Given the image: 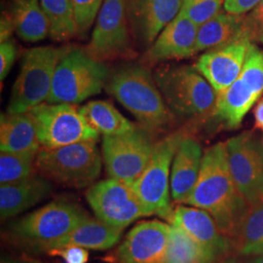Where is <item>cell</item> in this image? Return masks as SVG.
Returning <instances> with one entry per match:
<instances>
[{
    "instance_id": "1",
    "label": "cell",
    "mask_w": 263,
    "mask_h": 263,
    "mask_svg": "<svg viewBox=\"0 0 263 263\" xmlns=\"http://www.w3.org/2000/svg\"><path fill=\"white\" fill-rule=\"evenodd\" d=\"M184 204L206 211L224 235L235 237L251 207L236 186L226 143L218 142L205 151L197 182Z\"/></svg>"
},
{
    "instance_id": "2",
    "label": "cell",
    "mask_w": 263,
    "mask_h": 263,
    "mask_svg": "<svg viewBox=\"0 0 263 263\" xmlns=\"http://www.w3.org/2000/svg\"><path fill=\"white\" fill-rule=\"evenodd\" d=\"M105 90L151 134L166 131L174 121L154 76L144 66L129 65L115 70Z\"/></svg>"
},
{
    "instance_id": "3",
    "label": "cell",
    "mask_w": 263,
    "mask_h": 263,
    "mask_svg": "<svg viewBox=\"0 0 263 263\" xmlns=\"http://www.w3.org/2000/svg\"><path fill=\"white\" fill-rule=\"evenodd\" d=\"M153 76L175 116L184 120H198L214 115L217 94L195 66H161Z\"/></svg>"
},
{
    "instance_id": "4",
    "label": "cell",
    "mask_w": 263,
    "mask_h": 263,
    "mask_svg": "<svg viewBox=\"0 0 263 263\" xmlns=\"http://www.w3.org/2000/svg\"><path fill=\"white\" fill-rule=\"evenodd\" d=\"M89 216L66 199H58L10 223L7 234L17 244L32 252L67 235Z\"/></svg>"
},
{
    "instance_id": "5",
    "label": "cell",
    "mask_w": 263,
    "mask_h": 263,
    "mask_svg": "<svg viewBox=\"0 0 263 263\" xmlns=\"http://www.w3.org/2000/svg\"><path fill=\"white\" fill-rule=\"evenodd\" d=\"M94 141L48 149L41 147L35 159L38 174L65 187L82 189L94 184L103 161Z\"/></svg>"
},
{
    "instance_id": "6",
    "label": "cell",
    "mask_w": 263,
    "mask_h": 263,
    "mask_svg": "<svg viewBox=\"0 0 263 263\" xmlns=\"http://www.w3.org/2000/svg\"><path fill=\"white\" fill-rule=\"evenodd\" d=\"M110 70L106 65L79 48H71L57 66L46 103L77 104L100 94Z\"/></svg>"
},
{
    "instance_id": "7",
    "label": "cell",
    "mask_w": 263,
    "mask_h": 263,
    "mask_svg": "<svg viewBox=\"0 0 263 263\" xmlns=\"http://www.w3.org/2000/svg\"><path fill=\"white\" fill-rule=\"evenodd\" d=\"M71 48L39 46L24 54L19 76L12 87L8 112H28L47 101L57 66Z\"/></svg>"
},
{
    "instance_id": "8",
    "label": "cell",
    "mask_w": 263,
    "mask_h": 263,
    "mask_svg": "<svg viewBox=\"0 0 263 263\" xmlns=\"http://www.w3.org/2000/svg\"><path fill=\"white\" fill-rule=\"evenodd\" d=\"M184 132L172 133L155 143L154 151L141 177L132 185L148 216L156 215L170 221L174 210L170 199L171 170Z\"/></svg>"
},
{
    "instance_id": "9",
    "label": "cell",
    "mask_w": 263,
    "mask_h": 263,
    "mask_svg": "<svg viewBox=\"0 0 263 263\" xmlns=\"http://www.w3.org/2000/svg\"><path fill=\"white\" fill-rule=\"evenodd\" d=\"M28 112L43 148L55 149L78 142H97L100 139V134L88 125L76 104L43 103Z\"/></svg>"
},
{
    "instance_id": "10",
    "label": "cell",
    "mask_w": 263,
    "mask_h": 263,
    "mask_svg": "<svg viewBox=\"0 0 263 263\" xmlns=\"http://www.w3.org/2000/svg\"><path fill=\"white\" fill-rule=\"evenodd\" d=\"M129 0H104L86 51L100 62L136 56L128 12Z\"/></svg>"
},
{
    "instance_id": "11",
    "label": "cell",
    "mask_w": 263,
    "mask_h": 263,
    "mask_svg": "<svg viewBox=\"0 0 263 263\" xmlns=\"http://www.w3.org/2000/svg\"><path fill=\"white\" fill-rule=\"evenodd\" d=\"M155 143L142 127L115 136H104L103 159L109 178L132 186L146 168Z\"/></svg>"
},
{
    "instance_id": "12",
    "label": "cell",
    "mask_w": 263,
    "mask_h": 263,
    "mask_svg": "<svg viewBox=\"0 0 263 263\" xmlns=\"http://www.w3.org/2000/svg\"><path fill=\"white\" fill-rule=\"evenodd\" d=\"M86 199L98 219L118 229L148 216L132 186L112 178L95 182Z\"/></svg>"
},
{
    "instance_id": "13",
    "label": "cell",
    "mask_w": 263,
    "mask_h": 263,
    "mask_svg": "<svg viewBox=\"0 0 263 263\" xmlns=\"http://www.w3.org/2000/svg\"><path fill=\"white\" fill-rule=\"evenodd\" d=\"M228 164L236 186L250 207L263 204V143L252 132L226 142Z\"/></svg>"
},
{
    "instance_id": "14",
    "label": "cell",
    "mask_w": 263,
    "mask_h": 263,
    "mask_svg": "<svg viewBox=\"0 0 263 263\" xmlns=\"http://www.w3.org/2000/svg\"><path fill=\"white\" fill-rule=\"evenodd\" d=\"M172 226L160 220L142 221L127 234L115 250L116 263H164L169 249Z\"/></svg>"
},
{
    "instance_id": "15",
    "label": "cell",
    "mask_w": 263,
    "mask_h": 263,
    "mask_svg": "<svg viewBox=\"0 0 263 263\" xmlns=\"http://www.w3.org/2000/svg\"><path fill=\"white\" fill-rule=\"evenodd\" d=\"M253 45L251 39L242 32L233 41L207 51L195 63L198 71L207 79L216 94L221 93L239 77L246 58Z\"/></svg>"
},
{
    "instance_id": "16",
    "label": "cell",
    "mask_w": 263,
    "mask_h": 263,
    "mask_svg": "<svg viewBox=\"0 0 263 263\" xmlns=\"http://www.w3.org/2000/svg\"><path fill=\"white\" fill-rule=\"evenodd\" d=\"M169 222L183 230L199 246L204 263L221 258L230 251L229 237L220 231L213 216L202 209L179 206L174 210Z\"/></svg>"
},
{
    "instance_id": "17",
    "label": "cell",
    "mask_w": 263,
    "mask_h": 263,
    "mask_svg": "<svg viewBox=\"0 0 263 263\" xmlns=\"http://www.w3.org/2000/svg\"><path fill=\"white\" fill-rule=\"evenodd\" d=\"M183 0H129L134 37L149 47L164 28L179 15Z\"/></svg>"
},
{
    "instance_id": "18",
    "label": "cell",
    "mask_w": 263,
    "mask_h": 263,
    "mask_svg": "<svg viewBox=\"0 0 263 263\" xmlns=\"http://www.w3.org/2000/svg\"><path fill=\"white\" fill-rule=\"evenodd\" d=\"M198 28L196 24L179 12L148 47L144 61L152 65L195 55Z\"/></svg>"
},
{
    "instance_id": "19",
    "label": "cell",
    "mask_w": 263,
    "mask_h": 263,
    "mask_svg": "<svg viewBox=\"0 0 263 263\" xmlns=\"http://www.w3.org/2000/svg\"><path fill=\"white\" fill-rule=\"evenodd\" d=\"M204 152L191 137H184L175 154L171 170V195L174 202L184 204L197 182Z\"/></svg>"
},
{
    "instance_id": "20",
    "label": "cell",
    "mask_w": 263,
    "mask_h": 263,
    "mask_svg": "<svg viewBox=\"0 0 263 263\" xmlns=\"http://www.w3.org/2000/svg\"><path fill=\"white\" fill-rule=\"evenodd\" d=\"M53 191L52 181L38 174L17 182L0 186L1 220L9 219L39 202L47 199Z\"/></svg>"
},
{
    "instance_id": "21",
    "label": "cell",
    "mask_w": 263,
    "mask_h": 263,
    "mask_svg": "<svg viewBox=\"0 0 263 263\" xmlns=\"http://www.w3.org/2000/svg\"><path fill=\"white\" fill-rule=\"evenodd\" d=\"M262 93L258 85L240 73L233 84L217 94L214 116L226 128L236 129Z\"/></svg>"
},
{
    "instance_id": "22",
    "label": "cell",
    "mask_w": 263,
    "mask_h": 263,
    "mask_svg": "<svg viewBox=\"0 0 263 263\" xmlns=\"http://www.w3.org/2000/svg\"><path fill=\"white\" fill-rule=\"evenodd\" d=\"M122 229L107 226L100 219L87 217L62 239L48 244L41 253H49L57 249L76 246L87 250L105 251L117 244L122 236Z\"/></svg>"
},
{
    "instance_id": "23",
    "label": "cell",
    "mask_w": 263,
    "mask_h": 263,
    "mask_svg": "<svg viewBox=\"0 0 263 263\" xmlns=\"http://www.w3.org/2000/svg\"><path fill=\"white\" fill-rule=\"evenodd\" d=\"M41 145L28 112H8L0 118V149L16 153H38Z\"/></svg>"
},
{
    "instance_id": "24",
    "label": "cell",
    "mask_w": 263,
    "mask_h": 263,
    "mask_svg": "<svg viewBox=\"0 0 263 263\" xmlns=\"http://www.w3.org/2000/svg\"><path fill=\"white\" fill-rule=\"evenodd\" d=\"M10 16L20 38L38 42L50 35V23L39 0H13Z\"/></svg>"
},
{
    "instance_id": "25",
    "label": "cell",
    "mask_w": 263,
    "mask_h": 263,
    "mask_svg": "<svg viewBox=\"0 0 263 263\" xmlns=\"http://www.w3.org/2000/svg\"><path fill=\"white\" fill-rule=\"evenodd\" d=\"M245 15L220 12L198 28L196 53L210 51L233 41L242 32Z\"/></svg>"
},
{
    "instance_id": "26",
    "label": "cell",
    "mask_w": 263,
    "mask_h": 263,
    "mask_svg": "<svg viewBox=\"0 0 263 263\" xmlns=\"http://www.w3.org/2000/svg\"><path fill=\"white\" fill-rule=\"evenodd\" d=\"M80 110L88 125L103 136L126 134L137 128L112 104L106 101H91L80 107Z\"/></svg>"
},
{
    "instance_id": "27",
    "label": "cell",
    "mask_w": 263,
    "mask_h": 263,
    "mask_svg": "<svg viewBox=\"0 0 263 263\" xmlns=\"http://www.w3.org/2000/svg\"><path fill=\"white\" fill-rule=\"evenodd\" d=\"M50 23V37L57 42L78 35L76 13L70 0H40Z\"/></svg>"
},
{
    "instance_id": "28",
    "label": "cell",
    "mask_w": 263,
    "mask_h": 263,
    "mask_svg": "<svg viewBox=\"0 0 263 263\" xmlns=\"http://www.w3.org/2000/svg\"><path fill=\"white\" fill-rule=\"evenodd\" d=\"M235 237L240 254L254 256L263 254V204L249 209Z\"/></svg>"
},
{
    "instance_id": "29",
    "label": "cell",
    "mask_w": 263,
    "mask_h": 263,
    "mask_svg": "<svg viewBox=\"0 0 263 263\" xmlns=\"http://www.w3.org/2000/svg\"><path fill=\"white\" fill-rule=\"evenodd\" d=\"M37 153H16L1 151L0 183L8 184L28 179L36 173Z\"/></svg>"
},
{
    "instance_id": "30",
    "label": "cell",
    "mask_w": 263,
    "mask_h": 263,
    "mask_svg": "<svg viewBox=\"0 0 263 263\" xmlns=\"http://www.w3.org/2000/svg\"><path fill=\"white\" fill-rule=\"evenodd\" d=\"M164 263H204L201 249L177 226H172L169 249Z\"/></svg>"
},
{
    "instance_id": "31",
    "label": "cell",
    "mask_w": 263,
    "mask_h": 263,
    "mask_svg": "<svg viewBox=\"0 0 263 263\" xmlns=\"http://www.w3.org/2000/svg\"><path fill=\"white\" fill-rule=\"evenodd\" d=\"M226 0H183L180 13L198 27L221 12Z\"/></svg>"
},
{
    "instance_id": "32",
    "label": "cell",
    "mask_w": 263,
    "mask_h": 263,
    "mask_svg": "<svg viewBox=\"0 0 263 263\" xmlns=\"http://www.w3.org/2000/svg\"><path fill=\"white\" fill-rule=\"evenodd\" d=\"M76 13L78 35L85 38L101 10L104 0H70Z\"/></svg>"
},
{
    "instance_id": "33",
    "label": "cell",
    "mask_w": 263,
    "mask_h": 263,
    "mask_svg": "<svg viewBox=\"0 0 263 263\" xmlns=\"http://www.w3.org/2000/svg\"><path fill=\"white\" fill-rule=\"evenodd\" d=\"M242 28L253 43L263 45V0L245 15Z\"/></svg>"
},
{
    "instance_id": "34",
    "label": "cell",
    "mask_w": 263,
    "mask_h": 263,
    "mask_svg": "<svg viewBox=\"0 0 263 263\" xmlns=\"http://www.w3.org/2000/svg\"><path fill=\"white\" fill-rule=\"evenodd\" d=\"M18 49L16 42L11 38L0 44V79L3 81L9 74L10 70L17 58Z\"/></svg>"
},
{
    "instance_id": "35",
    "label": "cell",
    "mask_w": 263,
    "mask_h": 263,
    "mask_svg": "<svg viewBox=\"0 0 263 263\" xmlns=\"http://www.w3.org/2000/svg\"><path fill=\"white\" fill-rule=\"evenodd\" d=\"M50 255H59L61 256L65 263H87L89 259V254L87 249L68 246L65 248L57 249L47 253Z\"/></svg>"
},
{
    "instance_id": "36",
    "label": "cell",
    "mask_w": 263,
    "mask_h": 263,
    "mask_svg": "<svg viewBox=\"0 0 263 263\" xmlns=\"http://www.w3.org/2000/svg\"><path fill=\"white\" fill-rule=\"evenodd\" d=\"M261 0H226L224 10L235 15H246L260 2Z\"/></svg>"
},
{
    "instance_id": "37",
    "label": "cell",
    "mask_w": 263,
    "mask_h": 263,
    "mask_svg": "<svg viewBox=\"0 0 263 263\" xmlns=\"http://www.w3.org/2000/svg\"><path fill=\"white\" fill-rule=\"evenodd\" d=\"M13 30L15 29L9 13L2 12L0 21V43L11 39Z\"/></svg>"
},
{
    "instance_id": "38",
    "label": "cell",
    "mask_w": 263,
    "mask_h": 263,
    "mask_svg": "<svg viewBox=\"0 0 263 263\" xmlns=\"http://www.w3.org/2000/svg\"><path fill=\"white\" fill-rule=\"evenodd\" d=\"M254 127L263 133V98L254 108Z\"/></svg>"
},
{
    "instance_id": "39",
    "label": "cell",
    "mask_w": 263,
    "mask_h": 263,
    "mask_svg": "<svg viewBox=\"0 0 263 263\" xmlns=\"http://www.w3.org/2000/svg\"><path fill=\"white\" fill-rule=\"evenodd\" d=\"M1 263H42L31 258L26 257H8L5 256L1 259Z\"/></svg>"
},
{
    "instance_id": "40",
    "label": "cell",
    "mask_w": 263,
    "mask_h": 263,
    "mask_svg": "<svg viewBox=\"0 0 263 263\" xmlns=\"http://www.w3.org/2000/svg\"><path fill=\"white\" fill-rule=\"evenodd\" d=\"M206 263H240V261H239L236 257H233V256H226H226H223V257H221V258H218V259L214 260V261Z\"/></svg>"
},
{
    "instance_id": "41",
    "label": "cell",
    "mask_w": 263,
    "mask_h": 263,
    "mask_svg": "<svg viewBox=\"0 0 263 263\" xmlns=\"http://www.w3.org/2000/svg\"><path fill=\"white\" fill-rule=\"evenodd\" d=\"M251 263H263V254L255 255V257L251 261Z\"/></svg>"
}]
</instances>
